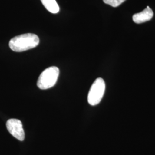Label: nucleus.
I'll return each instance as SVG.
<instances>
[{
    "label": "nucleus",
    "mask_w": 155,
    "mask_h": 155,
    "mask_svg": "<svg viewBox=\"0 0 155 155\" xmlns=\"http://www.w3.org/2000/svg\"><path fill=\"white\" fill-rule=\"evenodd\" d=\"M39 44V37L33 33H25L12 39L9 45L15 52H23L32 49Z\"/></svg>",
    "instance_id": "1"
},
{
    "label": "nucleus",
    "mask_w": 155,
    "mask_h": 155,
    "mask_svg": "<svg viewBox=\"0 0 155 155\" xmlns=\"http://www.w3.org/2000/svg\"><path fill=\"white\" fill-rule=\"evenodd\" d=\"M59 75V70L55 66L46 68L39 76L37 86L39 89L46 90L55 86Z\"/></svg>",
    "instance_id": "2"
},
{
    "label": "nucleus",
    "mask_w": 155,
    "mask_h": 155,
    "mask_svg": "<svg viewBox=\"0 0 155 155\" xmlns=\"http://www.w3.org/2000/svg\"><path fill=\"white\" fill-rule=\"evenodd\" d=\"M105 91V83L101 78H97L93 83L89 91L87 100L90 105L95 106L100 104Z\"/></svg>",
    "instance_id": "3"
},
{
    "label": "nucleus",
    "mask_w": 155,
    "mask_h": 155,
    "mask_svg": "<svg viewBox=\"0 0 155 155\" xmlns=\"http://www.w3.org/2000/svg\"><path fill=\"white\" fill-rule=\"evenodd\" d=\"M6 126L8 130L16 139L23 141L25 139V133L22 127V122L17 119H9L7 121Z\"/></svg>",
    "instance_id": "4"
},
{
    "label": "nucleus",
    "mask_w": 155,
    "mask_h": 155,
    "mask_svg": "<svg viewBox=\"0 0 155 155\" xmlns=\"http://www.w3.org/2000/svg\"><path fill=\"white\" fill-rule=\"evenodd\" d=\"M153 16L152 10L148 6L144 11L134 14L133 16V20L136 24H141L150 20Z\"/></svg>",
    "instance_id": "5"
},
{
    "label": "nucleus",
    "mask_w": 155,
    "mask_h": 155,
    "mask_svg": "<svg viewBox=\"0 0 155 155\" xmlns=\"http://www.w3.org/2000/svg\"><path fill=\"white\" fill-rule=\"evenodd\" d=\"M41 1L47 10L51 13L55 14L59 12L60 8L56 0H41Z\"/></svg>",
    "instance_id": "6"
},
{
    "label": "nucleus",
    "mask_w": 155,
    "mask_h": 155,
    "mask_svg": "<svg viewBox=\"0 0 155 155\" xmlns=\"http://www.w3.org/2000/svg\"><path fill=\"white\" fill-rule=\"evenodd\" d=\"M104 2L113 7H117L120 5L125 0H103Z\"/></svg>",
    "instance_id": "7"
}]
</instances>
